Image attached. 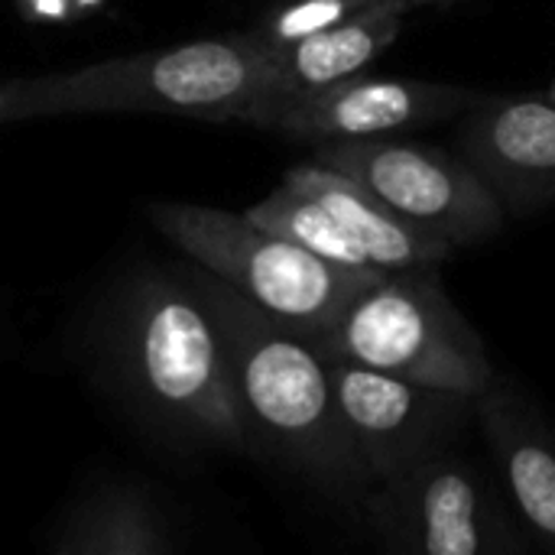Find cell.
Returning a JSON list of instances; mask_svg holds the SVG:
<instances>
[{"mask_svg": "<svg viewBox=\"0 0 555 555\" xmlns=\"http://www.w3.org/2000/svg\"><path fill=\"white\" fill-rule=\"evenodd\" d=\"M485 94L468 85L358 75L315 94L267 107L254 127L299 143L397 137L468 114Z\"/></svg>", "mask_w": 555, "mask_h": 555, "instance_id": "obj_9", "label": "cell"}, {"mask_svg": "<svg viewBox=\"0 0 555 555\" xmlns=\"http://www.w3.org/2000/svg\"><path fill=\"white\" fill-rule=\"evenodd\" d=\"M254 224L299 244L302 250L341 267V270H354V273H384L371 263V257L358 247V241L338 224V218L319 205L315 198H309L306 192L293 189V185H280L273 189L267 198H260L254 208L244 211Z\"/></svg>", "mask_w": 555, "mask_h": 555, "instance_id": "obj_15", "label": "cell"}, {"mask_svg": "<svg viewBox=\"0 0 555 555\" xmlns=\"http://www.w3.org/2000/svg\"><path fill=\"white\" fill-rule=\"evenodd\" d=\"M475 416L498 465L501 491L533 543L555 553V429L514 387L494 380Z\"/></svg>", "mask_w": 555, "mask_h": 555, "instance_id": "obj_11", "label": "cell"}, {"mask_svg": "<svg viewBox=\"0 0 555 555\" xmlns=\"http://www.w3.org/2000/svg\"><path fill=\"white\" fill-rule=\"evenodd\" d=\"M29 7L42 16H72L75 13L72 0H29Z\"/></svg>", "mask_w": 555, "mask_h": 555, "instance_id": "obj_17", "label": "cell"}, {"mask_svg": "<svg viewBox=\"0 0 555 555\" xmlns=\"http://www.w3.org/2000/svg\"><path fill=\"white\" fill-rule=\"evenodd\" d=\"M59 555H163L172 550L163 514L133 491H104L65 520Z\"/></svg>", "mask_w": 555, "mask_h": 555, "instance_id": "obj_14", "label": "cell"}, {"mask_svg": "<svg viewBox=\"0 0 555 555\" xmlns=\"http://www.w3.org/2000/svg\"><path fill=\"white\" fill-rule=\"evenodd\" d=\"M390 3H397L403 13H410V10H426V7H452L455 0H390Z\"/></svg>", "mask_w": 555, "mask_h": 555, "instance_id": "obj_18", "label": "cell"}, {"mask_svg": "<svg viewBox=\"0 0 555 555\" xmlns=\"http://www.w3.org/2000/svg\"><path fill=\"white\" fill-rule=\"evenodd\" d=\"M127 351L140 387L166 416L224 446L247 442L231 354L198 289L146 283L130 315Z\"/></svg>", "mask_w": 555, "mask_h": 555, "instance_id": "obj_5", "label": "cell"}, {"mask_svg": "<svg viewBox=\"0 0 555 555\" xmlns=\"http://www.w3.org/2000/svg\"><path fill=\"white\" fill-rule=\"evenodd\" d=\"M374 0H273L254 29L260 42H267L273 52L319 33L328 26H338L361 10H367Z\"/></svg>", "mask_w": 555, "mask_h": 555, "instance_id": "obj_16", "label": "cell"}, {"mask_svg": "<svg viewBox=\"0 0 555 555\" xmlns=\"http://www.w3.org/2000/svg\"><path fill=\"white\" fill-rule=\"evenodd\" d=\"M462 156L488 179L507 215L555 202V101L485 94L459 130Z\"/></svg>", "mask_w": 555, "mask_h": 555, "instance_id": "obj_10", "label": "cell"}, {"mask_svg": "<svg viewBox=\"0 0 555 555\" xmlns=\"http://www.w3.org/2000/svg\"><path fill=\"white\" fill-rule=\"evenodd\" d=\"M273 91L276 52L254 33H237L7 81L0 85V120L172 114L254 124Z\"/></svg>", "mask_w": 555, "mask_h": 555, "instance_id": "obj_1", "label": "cell"}, {"mask_svg": "<svg viewBox=\"0 0 555 555\" xmlns=\"http://www.w3.org/2000/svg\"><path fill=\"white\" fill-rule=\"evenodd\" d=\"M283 182L306 192L319 205H325L338 218V224L358 241V247L371 257V263L384 273L439 267L455 254V247L426 234L423 228L406 221L400 211H393L367 185H361L358 179L332 166L309 159V163L293 166Z\"/></svg>", "mask_w": 555, "mask_h": 555, "instance_id": "obj_12", "label": "cell"}, {"mask_svg": "<svg viewBox=\"0 0 555 555\" xmlns=\"http://www.w3.org/2000/svg\"><path fill=\"white\" fill-rule=\"evenodd\" d=\"M101 0H72V7H75V13H85V10H94Z\"/></svg>", "mask_w": 555, "mask_h": 555, "instance_id": "obj_19", "label": "cell"}, {"mask_svg": "<svg viewBox=\"0 0 555 555\" xmlns=\"http://www.w3.org/2000/svg\"><path fill=\"white\" fill-rule=\"evenodd\" d=\"M195 289L224 335L247 429L322 491L371 488L348 446L325 354L208 270Z\"/></svg>", "mask_w": 555, "mask_h": 555, "instance_id": "obj_2", "label": "cell"}, {"mask_svg": "<svg viewBox=\"0 0 555 555\" xmlns=\"http://www.w3.org/2000/svg\"><path fill=\"white\" fill-rule=\"evenodd\" d=\"M546 98H553V101H555V81L550 85V88H546Z\"/></svg>", "mask_w": 555, "mask_h": 555, "instance_id": "obj_20", "label": "cell"}, {"mask_svg": "<svg viewBox=\"0 0 555 555\" xmlns=\"http://www.w3.org/2000/svg\"><path fill=\"white\" fill-rule=\"evenodd\" d=\"M328 371L348 446L367 485L449 449L468 413H475V397L426 387L377 367L328 361Z\"/></svg>", "mask_w": 555, "mask_h": 555, "instance_id": "obj_8", "label": "cell"}, {"mask_svg": "<svg viewBox=\"0 0 555 555\" xmlns=\"http://www.w3.org/2000/svg\"><path fill=\"white\" fill-rule=\"evenodd\" d=\"M312 159L358 179L406 221L455 250L494 237L511 218L498 192L465 156L406 140L403 133L319 143Z\"/></svg>", "mask_w": 555, "mask_h": 555, "instance_id": "obj_7", "label": "cell"}, {"mask_svg": "<svg viewBox=\"0 0 555 555\" xmlns=\"http://www.w3.org/2000/svg\"><path fill=\"white\" fill-rule=\"evenodd\" d=\"M364 520L384 550L403 555H517L533 543L504 491L452 449L371 485Z\"/></svg>", "mask_w": 555, "mask_h": 555, "instance_id": "obj_6", "label": "cell"}, {"mask_svg": "<svg viewBox=\"0 0 555 555\" xmlns=\"http://www.w3.org/2000/svg\"><path fill=\"white\" fill-rule=\"evenodd\" d=\"M403 16L406 13L397 3L374 0L358 16H351L338 26L319 29V33L280 49L276 52V91L267 107H273L280 101L302 98V94H315V91H325L332 85L364 75L367 65L377 62L400 39Z\"/></svg>", "mask_w": 555, "mask_h": 555, "instance_id": "obj_13", "label": "cell"}, {"mask_svg": "<svg viewBox=\"0 0 555 555\" xmlns=\"http://www.w3.org/2000/svg\"><path fill=\"white\" fill-rule=\"evenodd\" d=\"M150 221L202 270L244 293L315 348L345 306L380 276L341 270L254 224L247 215L208 205L163 202L150 208Z\"/></svg>", "mask_w": 555, "mask_h": 555, "instance_id": "obj_4", "label": "cell"}, {"mask_svg": "<svg viewBox=\"0 0 555 555\" xmlns=\"http://www.w3.org/2000/svg\"><path fill=\"white\" fill-rule=\"evenodd\" d=\"M325 361L377 367L426 387L481 397L494 367L439 280V267L380 273L364 286L319 341Z\"/></svg>", "mask_w": 555, "mask_h": 555, "instance_id": "obj_3", "label": "cell"}]
</instances>
